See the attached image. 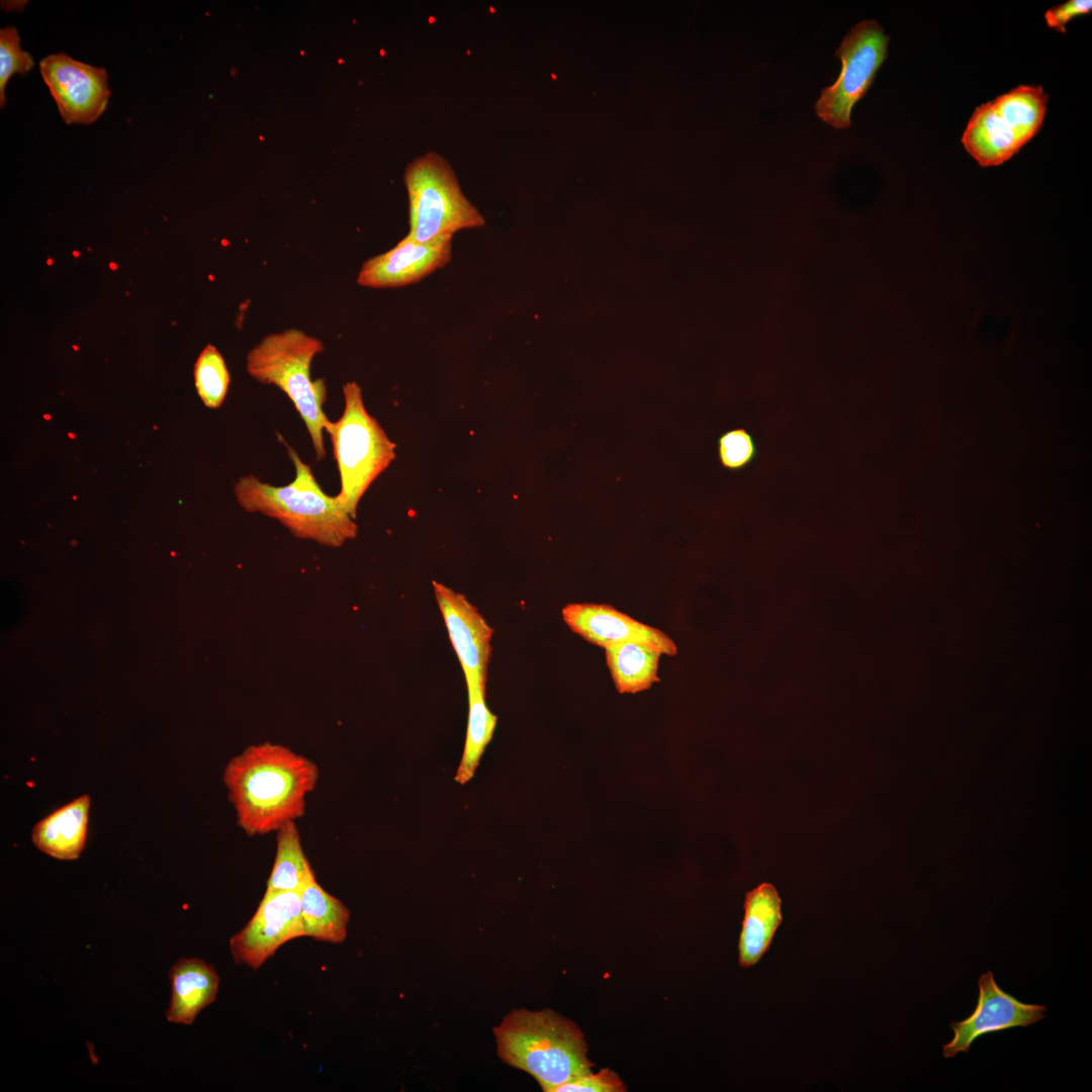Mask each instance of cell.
Instances as JSON below:
<instances>
[{
	"mask_svg": "<svg viewBox=\"0 0 1092 1092\" xmlns=\"http://www.w3.org/2000/svg\"><path fill=\"white\" fill-rule=\"evenodd\" d=\"M317 765L280 744L248 746L225 765L223 783L237 823L249 836L277 831L301 818L318 780Z\"/></svg>",
	"mask_w": 1092,
	"mask_h": 1092,
	"instance_id": "6da1fadb",
	"label": "cell"
},
{
	"mask_svg": "<svg viewBox=\"0 0 1092 1092\" xmlns=\"http://www.w3.org/2000/svg\"><path fill=\"white\" fill-rule=\"evenodd\" d=\"M465 681L468 694V722L463 754L455 776V781L461 785L469 782L474 776L480 757L492 738L497 720L485 702L486 677L468 678Z\"/></svg>",
	"mask_w": 1092,
	"mask_h": 1092,
	"instance_id": "ac0fdd59",
	"label": "cell"
},
{
	"mask_svg": "<svg viewBox=\"0 0 1092 1092\" xmlns=\"http://www.w3.org/2000/svg\"><path fill=\"white\" fill-rule=\"evenodd\" d=\"M304 936L299 892L265 891L252 918L230 940L234 961L259 969L285 942Z\"/></svg>",
	"mask_w": 1092,
	"mask_h": 1092,
	"instance_id": "9c48e42d",
	"label": "cell"
},
{
	"mask_svg": "<svg viewBox=\"0 0 1092 1092\" xmlns=\"http://www.w3.org/2000/svg\"><path fill=\"white\" fill-rule=\"evenodd\" d=\"M992 101L1026 144L1042 124L1048 95L1041 86L1021 85Z\"/></svg>",
	"mask_w": 1092,
	"mask_h": 1092,
	"instance_id": "7402d4cb",
	"label": "cell"
},
{
	"mask_svg": "<svg viewBox=\"0 0 1092 1092\" xmlns=\"http://www.w3.org/2000/svg\"><path fill=\"white\" fill-rule=\"evenodd\" d=\"M313 880L295 821H290L277 830L276 854L266 891L300 892Z\"/></svg>",
	"mask_w": 1092,
	"mask_h": 1092,
	"instance_id": "44dd1931",
	"label": "cell"
},
{
	"mask_svg": "<svg viewBox=\"0 0 1092 1092\" xmlns=\"http://www.w3.org/2000/svg\"><path fill=\"white\" fill-rule=\"evenodd\" d=\"M505 1064L532 1076L544 1092L592 1069L577 1024L552 1009L516 1008L492 1028Z\"/></svg>",
	"mask_w": 1092,
	"mask_h": 1092,
	"instance_id": "7a4b0ae2",
	"label": "cell"
},
{
	"mask_svg": "<svg viewBox=\"0 0 1092 1092\" xmlns=\"http://www.w3.org/2000/svg\"><path fill=\"white\" fill-rule=\"evenodd\" d=\"M720 464L729 471L748 467L758 455L754 437L744 428H734L721 434L717 440Z\"/></svg>",
	"mask_w": 1092,
	"mask_h": 1092,
	"instance_id": "d4e9b609",
	"label": "cell"
},
{
	"mask_svg": "<svg viewBox=\"0 0 1092 1092\" xmlns=\"http://www.w3.org/2000/svg\"><path fill=\"white\" fill-rule=\"evenodd\" d=\"M1092 1L1071 0L1049 9L1045 14L1046 25L1056 30L1065 31L1066 23L1073 17L1091 11Z\"/></svg>",
	"mask_w": 1092,
	"mask_h": 1092,
	"instance_id": "4316f807",
	"label": "cell"
},
{
	"mask_svg": "<svg viewBox=\"0 0 1092 1092\" xmlns=\"http://www.w3.org/2000/svg\"><path fill=\"white\" fill-rule=\"evenodd\" d=\"M561 613L563 621L574 633L603 648L630 642L669 656L677 653L675 643L663 631L638 622L610 605L569 604Z\"/></svg>",
	"mask_w": 1092,
	"mask_h": 1092,
	"instance_id": "8fae6325",
	"label": "cell"
},
{
	"mask_svg": "<svg viewBox=\"0 0 1092 1092\" xmlns=\"http://www.w3.org/2000/svg\"><path fill=\"white\" fill-rule=\"evenodd\" d=\"M325 350L324 343L298 329H286L265 336L247 354L248 373L257 381L280 388L292 401L309 434L317 460L326 457L324 431L329 419L324 413L327 387L324 379L312 380L310 365Z\"/></svg>",
	"mask_w": 1092,
	"mask_h": 1092,
	"instance_id": "277c9868",
	"label": "cell"
},
{
	"mask_svg": "<svg viewBox=\"0 0 1092 1092\" xmlns=\"http://www.w3.org/2000/svg\"><path fill=\"white\" fill-rule=\"evenodd\" d=\"M403 180L410 218L405 238L429 243L485 224L477 207L463 194L451 165L439 154L429 152L415 159Z\"/></svg>",
	"mask_w": 1092,
	"mask_h": 1092,
	"instance_id": "8992f818",
	"label": "cell"
},
{
	"mask_svg": "<svg viewBox=\"0 0 1092 1092\" xmlns=\"http://www.w3.org/2000/svg\"><path fill=\"white\" fill-rule=\"evenodd\" d=\"M294 464L295 477L284 486H274L249 474L238 479L234 492L238 504L249 513H261L286 527L294 536L329 547H339L356 536L358 527L337 496L326 494L309 465L286 445Z\"/></svg>",
	"mask_w": 1092,
	"mask_h": 1092,
	"instance_id": "3957f363",
	"label": "cell"
},
{
	"mask_svg": "<svg viewBox=\"0 0 1092 1092\" xmlns=\"http://www.w3.org/2000/svg\"><path fill=\"white\" fill-rule=\"evenodd\" d=\"M433 587L465 679L487 677L492 628L465 596L438 581Z\"/></svg>",
	"mask_w": 1092,
	"mask_h": 1092,
	"instance_id": "4fadbf2b",
	"label": "cell"
},
{
	"mask_svg": "<svg viewBox=\"0 0 1092 1092\" xmlns=\"http://www.w3.org/2000/svg\"><path fill=\"white\" fill-rule=\"evenodd\" d=\"M626 1085L619 1075L608 1069L598 1073L592 1070L580 1074L558 1086L554 1092H624Z\"/></svg>",
	"mask_w": 1092,
	"mask_h": 1092,
	"instance_id": "484cf974",
	"label": "cell"
},
{
	"mask_svg": "<svg viewBox=\"0 0 1092 1092\" xmlns=\"http://www.w3.org/2000/svg\"><path fill=\"white\" fill-rule=\"evenodd\" d=\"M889 36L875 20L856 23L844 36L835 56L841 71L835 82L825 87L815 104L817 115L835 128L851 125L855 103L871 87L888 56Z\"/></svg>",
	"mask_w": 1092,
	"mask_h": 1092,
	"instance_id": "52a82bcc",
	"label": "cell"
},
{
	"mask_svg": "<svg viewBox=\"0 0 1092 1092\" xmlns=\"http://www.w3.org/2000/svg\"><path fill=\"white\" fill-rule=\"evenodd\" d=\"M744 916L738 942L742 968L756 965L768 950L783 922L782 899L770 883H761L745 895Z\"/></svg>",
	"mask_w": 1092,
	"mask_h": 1092,
	"instance_id": "5bb4252c",
	"label": "cell"
},
{
	"mask_svg": "<svg viewBox=\"0 0 1092 1092\" xmlns=\"http://www.w3.org/2000/svg\"><path fill=\"white\" fill-rule=\"evenodd\" d=\"M452 239L418 243L404 237L392 249L365 261L357 283L370 288H395L419 282L450 261Z\"/></svg>",
	"mask_w": 1092,
	"mask_h": 1092,
	"instance_id": "7c38bea8",
	"label": "cell"
},
{
	"mask_svg": "<svg viewBox=\"0 0 1092 1092\" xmlns=\"http://www.w3.org/2000/svg\"><path fill=\"white\" fill-rule=\"evenodd\" d=\"M962 143L967 152L983 167L1006 162L1025 145L999 113L993 101L982 104L974 111Z\"/></svg>",
	"mask_w": 1092,
	"mask_h": 1092,
	"instance_id": "e0dca14e",
	"label": "cell"
},
{
	"mask_svg": "<svg viewBox=\"0 0 1092 1092\" xmlns=\"http://www.w3.org/2000/svg\"><path fill=\"white\" fill-rule=\"evenodd\" d=\"M169 978L171 1000L167 1020L189 1025L215 1000L219 978L212 966L200 959L179 960L171 968Z\"/></svg>",
	"mask_w": 1092,
	"mask_h": 1092,
	"instance_id": "2e32d148",
	"label": "cell"
},
{
	"mask_svg": "<svg viewBox=\"0 0 1092 1092\" xmlns=\"http://www.w3.org/2000/svg\"><path fill=\"white\" fill-rule=\"evenodd\" d=\"M194 381L197 393L207 407L221 405L231 378L225 362L214 346L206 345L199 354L194 365Z\"/></svg>",
	"mask_w": 1092,
	"mask_h": 1092,
	"instance_id": "603a6c76",
	"label": "cell"
},
{
	"mask_svg": "<svg viewBox=\"0 0 1092 1092\" xmlns=\"http://www.w3.org/2000/svg\"><path fill=\"white\" fill-rule=\"evenodd\" d=\"M34 66L32 56L21 49L20 36L14 26L0 29V106L6 104L5 89L14 74L25 76Z\"/></svg>",
	"mask_w": 1092,
	"mask_h": 1092,
	"instance_id": "cb8c5ba5",
	"label": "cell"
},
{
	"mask_svg": "<svg viewBox=\"0 0 1092 1092\" xmlns=\"http://www.w3.org/2000/svg\"><path fill=\"white\" fill-rule=\"evenodd\" d=\"M605 650L607 665L620 694L642 692L659 681L661 652L630 642L611 644Z\"/></svg>",
	"mask_w": 1092,
	"mask_h": 1092,
	"instance_id": "ffe728a7",
	"label": "cell"
},
{
	"mask_svg": "<svg viewBox=\"0 0 1092 1092\" xmlns=\"http://www.w3.org/2000/svg\"><path fill=\"white\" fill-rule=\"evenodd\" d=\"M343 394V414L335 422L329 420L325 431L340 474L341 490L336 496L355 519L363 494L395 459L396 445L367 412L357 382L346 383Z\"/></svg>",
	"mask_w": 1092,
	"mask_h": 1092,
	"instance_id": "5b68a950",
	"label": "cell"
},
{
	"mask_svg": "<svg viewBox=\"0 0 1092 1092\" xmlns=\"http://www.w3.org/2000/svg\"><path fill=\"white\" fill-rule=\"evenodd\" d=\"M299 895L304 936L331 943L343 942L347 937L350 918L345 904L325 891L315 880L308 883Z\"/></svg>",
	"mask_w": 1092,
	"mask_h": 1092,
	"instance_id": "d6986e66",
	"label": "cell"
},
{
	"mask_svg": "<svg viewBox=\"0 0 1092 1092\" xmlns=\"http://www.w3.org/2000/svg\"><path fill=\"white\" fill-rule=\"evenodd\" d=\"M977 1005L967 1018L951 1022L952 1039L943 1044L944 1058L968 1053L973 1042L981 1036L1014 1027H1026L1045 1017L1046 1006L1027 1004L1002 990L991 971L978 980Z\"/></svg>",
	"mask_w": 1092,
	"mask_h": 1092,
	"instance_id": "30bf717a",
	"label": "cell"
},
{
	"mask_svg": "<svg viewBox=\"0 0 1092 1092\" xmlns=\"http://www.w3.org/2000/svg\"><path fill=\"white\" fill-rule=\"evenodd\" d=\"M90 805V797L82 795L39 820L31 832L35 847L57 859L78 858L86 843Z\"/></svg>",
	"mask_w": 1092,
	"mask_h": 1092,
	"instance_id": "9a60e30c",
	"label": "cell"
},
{
	"mask_svg": "<svg viewBox=\"0 0 1092 1092\" xmlns=\"http://www.w3.org/2000/svg\"><path fill=\"white\" fill-rule=\"evenodd\" d=\"M39 71L65 123L91 124L105 111L110 89L104 68L57 53L39 62Z\"/></svg>",
	"mask_w": 1092,
	"mask_h": 1092,
	"instance_id": "ba28073f",
	"label": "cell"
}]
</instances>
